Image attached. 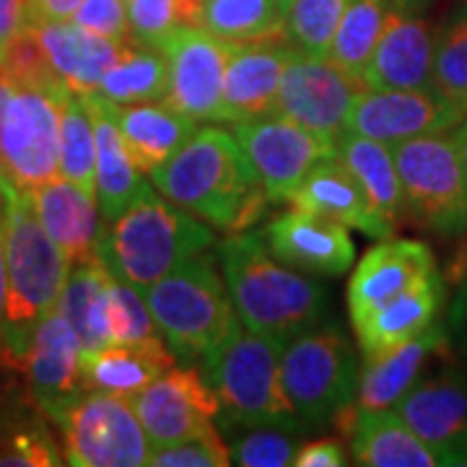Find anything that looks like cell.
<instances>
[{
	"instance_id": "83f0119b",
	"label": "cell",
	"mask_w": 467,
	"mask_h": 467,
	"mask_svg": "<svg viewBox=\"0 0 467 467\" xmlns=\"http://www.w3.org/2000/svg\"><path fill=\"white\" fill-rule=\"evenodd\" d=\"M109 109L117 122V130L125 140L133 164L140 171H153L169 161L195 133L198 122L182 112L171 109L167 101H140V104H112Z\"/></svg>"
},
{
	"instance_id": "b9f144b4",
	"label": "cell",
	"mask_w": 467,
	"mask_h": 467,
	"mask_svg": "<svg viewBox=\"0 0 467 467\" xmlns=\"http://www.w3.org/2000/svg\"><path fill=\"white\" fill-rule=\"evenodd\" d=\"M109 330H112V343H143L161 335L150 317L143 294L115 275L109 285Z\"/></svg>"
},
{
	"instance_id": "f1b7e54d",
	"label": "cell",
	"mask_w": 467,
	"mask_h": 467,
	"mask_svg": "<svg viewBox=\"0 0 467 467\" xmlns=\"http://www.w3.org/2000/svg\"><path fill=\"white\" fill-rule=\"evenodd\" d=\"M174 361L177 356L159 335L143 343H112L107 348L86 353L81 356V371L88 389L133 398L174 367Z\"/></svg>"
},
{
	"instance_id": "816d5d0a",
	"label": "cell",
	"mask_w": 467,
	"mask_h": 467,
	"mask_svg": "<svg viewBox=\"0 0 467 467\" xmlns=\"http://www.w3.org/2000/svg\"><path fill=\"white\" fill-rule=\"evenodd\" d=\"M451 138H454V143H457V150H460V156H462V167H465L467 174V115L451 128Z\"/></svg>"
},
{
	"instance_id": "1f68e13d",
	"label": "cell",
	"mask_w": 467,
	"mask_h": 467,
	"mask_svg": "<svg viewBox=\"0 0 467 467\" xmlns=\"http://www.w3.org/2000/svg\"><path fill=\"white\" fill-rule=\"evenodd\" d=\"M45 418L29 389L26 395L0 392V467H52L66 462Z\"/></svg>"
},
{
	"instance_id": "7bdbcfd3",
	"label": "cell",
	"mask_w": 467,
	"mask_h": 467,
	"mask_svg": "<svg viewBox=\"0 0 467 467\" xmlns=\"http://www.w3.org/2000/svg\"><path fill=\"white\" fill-rule=\"evenodd\" d=\"M149 465L153 467H226L232 465V450L216 429H205L184 441L150 450Z\"/></svg>"
},
{
	"instance_id": "60d3db41",
	"label": "cell",
	"mask_w": 467,
	"mask_h": 467,
	"mask_svg": "<svg viewBox=\"0 0 467 467\" xmlns=\"http://www.w3.org/2000/svg\"><path fill=\"white\" fill-rule=\"evenodd\" d=\"M229 450H232V465L285 467L294 465V457L299 451V434L281 426L242 429Z\"/></svg>"
},
{
	"instance_id": "52a82bcc",
	"label": "cell",
	"mask_w": 467,
	"mask_h": 467,
	"mask_svg": "<svg viewBox=\"0 0 467 467\" xmlns=\"http://www.w3.org/2000/svg\"><path fill=\"white\" fill-rule=\"evenodd\" d=\"M358 358L337 325L291 337L281 353V382L294 413L309 429L327 426L358 395Z\"/></svg>"
},
{
	"instance_id": "681fc988",
	"label": "cell",
	"mask_w": 467,
	"mask_h": 467,
	"mask_svg": "<svg viewBox=\"0 0 467 467\" xmlns=\"http://www.w3.org/2000/svg\"><path fill=\"white\" fill-rule=\"evenodd\" d=\"M84 0H29V24L36 21H70Z\"/></svg>"
},
{
	"instance_id": "e575fe53",
	"label": "cell",
	"mask_w": 467,
	"mask_h": 467,
	"mask_svg": "<svg viewBox=\"0 0 467 467\" xmlns=\"http://www.w3.org/2000/svg\"><path fill=\"white\" fill-rule=\"evenodd\" d=\"M201 26L226 42L288 36L281 0H208Z\"/></svg>"
},
{
	"instance_id": "c3c4849f",
	"label": "cell",
	"mask_w": 467,
	"mask_h": 467,
	"mask_svg": "<svg viewBox=\"0 0 467 467\" xmlns=\"http://www.w3.org/2000/svg\"><path fill=\"white\" fill-rule=\"evenodd\" d=\"M29 26V0H0V57L11 39Z\"/></svg>"
},
{
	"instance_id": "f5cc1de1",
	"label": "cell",
	"mask_w": 467,
	"mask_h": 467,
	"mask_svg": "<svg viewBox=\"0 0 467 467\" xmlns=\"http://www.w3.org/2000/svg\"><path fill=\"white\" fill-rule=\"evenodd\" d=\"M5 306V252H3V213H0V322Z\"/></svg>"
},
{
	"instance_id": "11a10c76",
	"label": "cell",
	"mask_w": 467,
	"mask_h": 467,
	"mask_svg": "<svg viewBox=\"0 0 467 467\" xmlns=\"http://www.w3.org/2000/svg\"><path fill=\"white\" fill-rule=\"evenodd\" d=\"M288 3H291V0H281V5H284L285 11H288Z\"/></svg>"
},
{
	"instance_id": "9c48e42d",
	"label": "cell",
	"mask_w": 467,
	"mask_h": 467,
	"mask_svg": "<svg viewBox=\"0 0 467 467\" xmlns=\"http://www.w3.org/2000/svg\"><path fill=\"white\" fill-rule=\"evenodd\" d=\"M63 431L66 462L76 467L149 465L150 441L130 398L86 389L55 420Z\"/></svg>"
},
{
	"instance_id": "cb8c5ba5",
	"label": "cell",
	"mask_w": 467,
	"mask_h": 467,
	"mask_svg": "<svg viewBox=\"0 0 467 467\" xmlns=\"http://www.w3.org/2000/svg\"><path fill=\"white\" fill-rule=\"evenodd\" d=\"M291 205L322 218H333L346 229H358L374 239H387L395 223L374 211L364 187L337 159V153L319 161L291 195Z\"/></svg>"
},
{
	"instance_id": "6da1fadb",
	"label": "cell",
	"mask_w": 467,
	"mask_h": 467,
	"mask_svg": "<svg viewBox=\"0 0 467 467\" xmlns=\"http://www.w3.org/2000/svg\"><path fill=\"white\" fill-rule=\"evenodd\" d=\"M5 306L0 322V367L21 374L36 325L57 309L70 257L45 232L26 190L0 180Z\"/></svg>"
},
{
	"instance_id": "30bf717a",
	"label": "cell",
	"mask_w": 467,
	"mask_h": 467,
	"mask_svg": "<svg viewBox=\"0 0 467 467\" xmlns=\"http://www.w3.org/2000/svg\"><path fill=\"white\" fill-rule=\"evenodd\" d=\"M70 94L14 86L0 128V180L34 190L60 174V117Z\"/></svg>"
},
{
	"instance_id": "4dcf8cb0",
	"label": "cell",
	"mask_w": 467,
	"mask_h": 467,
	"mask_svg": "<svg viewBox=\"0 0 467 467\" xmlns=\"http://www.w3.org/2000/svg\"><path fill=\"white\" fill-rule=\"evenodd\" d=\"M353 462L364 467H434L439 457L395 410H358L350 436Z\"/></svg>"
},
{
	"instance_id": "9a60e30c",
	"label": "cell",
	"mask_w": 467,
	"mask_h": 467,
	"mask_svg": "<svg viewBox=\"0 0 467 467\" xmlns=\"http://www.w3.org/2000/svg\"><path fill=\"white\" fill-rule=\"evenodd\" d=\"M150 450L169 447L213 426L221 402L198 367L169 368L130 398Z\"/></svg>"
},
{
	"instance_id": "44dd1931",
	"label": "cell",
	"mask_w": 467,
	"mask_h": 467,
	"mask_svg": "<svg viewBox=\"0 0 467 467\" xmlns=\"http://www.w3.org/2000/svg\"><path fill=\"white\" fill-rule=\"evenodd\" d=\"M436 275L441 273L429 244L418 239H387L371 247L350 275V319L431 281Z\"/></svg>"
},
{
	"instance_id": "8fae6325",
	"label": "cell",
	"mask_w": 467,
	"mask_h": 467,
	"mask_svg": "<svg viewBox=\"0 0 467 467\" xmlns=\"http://www.w3.org/2000/svg\"><path fill=\"white\" fill-rule=\"evenodd\" d=\"M242 146L270 202H288L304 177L319 161L337 153V143L284 115H265L234 125Z\"/></svg>"
},
{
	"instance_id": "f6af8a7d",
	"label": "cell",
	"mask_w": 467,
	"mask_h": 467,
	"mask_svg": "<svg viewBox=\"0 0 467 467\" xmlns=\"http://www.w3.org/2000/svg\"><path fill=\"white\" fill-rule=\"evenodd\" d=\"M70 21L78 24L86 32L107 36L112 42L133 45L130 42V18H128L125 0H84Z\"/></svg>"
},
{
	"instance_id": "484cf974",
	"label": "cell",
	"mask_w": 467,
	"mask_h": 467,
	"mask_svg": "<svg viewBox=\"0 0 467 467\" xmlns=\"http://www.w3.org/2000/svg\"><path fill=\"white\" fill-rule=\"evenodd\" d=\"M29 192V201L45 232L63 247L70 263L94 257L99 250L104 223H101L97 198L88 195L70 180H50Z\"/></svg>"
},
{
	"instance_id": "3957f363",
	"label": "cell",
	"mask_w": 467,
	"mask_h": 467,
	"mask_svg": "<svg viewBox=\"0 0 467 467\" xmlns=\"http://www.w3.org/2000/svg\"><path fill=\"white\" fill-rule=\"evenodd\" d=\"M239 322L252 333L288 343L325 325L330 294L267 250L263 232H234L216 250Z\"/></svg>"
},
{
	"instance_id": "74e56055",
	"label": "cell",
	"mask_w": 467,
	"mask_h": 467,
	"mask_svg": "<svg viewBox=\"0 0 467 467\" xmlns=\"http://www.w3.org/2000/svg\"><path fill=\"white\" fill-rule=\"evenodd\" d=\"M431 88L467 115V3L436 32Z\"/></svg>"
},
{
	"instance_id": "277c9868",
	"label": "cell",
	"mask_w": 467,
	"mask_h": 467,
	"mask_svg": "<svg viewBox=\"0 0 467 467\" xmlns=\"http://www.w3.org/2000/svg\"><path fill=\"white\" fill-rule=\"evenodd\" d=\"M213 242L216 234L211 223L169 202L156 187H149L104 229L97 254L115 278L128 281L143 294Z\"/></svg>"
},
{
	"instance_id": "d590c367",
	"label": "cell",
	"mask_w": 467,
	"mask_h": 467,
	"mask_svg": "<svg viewBox=\"0 0 467 467\" xmlns=\"http://www.w3.org/2000/svg\"><path fill=\"white\" fill-rule=\"evenodd\" d=\"M392 0H350L346 14L335 29L333 45L327 50V60L337 66L350 78L361 84V73L367 67L377 39L382 34L384 18Z\"/></svg>"
},
{
	"instance_id": "5b68a950",
	"label": "cell",
	"mask_w": 467,
	"mask_h": 467,
	"mask_svg": "<svg viewBox=\"0 0 467 467\" xmlns=\"http://www.w3.org/2000/svg\"><path fill=\"white\" fill-rule=\"evenodd\" d=\"M143 299L169 350L187 367H202L242 327L218 257L208 250L149 285Z\"/></svg>"
},
{
	"instance_id": "4316f807",
	"label": "cell",
	"mask_w": 467,
	"mask_h": 467,
	"mask_svg": "<svg viewBox=\"0 0 467 467\" xmlns=\"http://www.w3.org/2000/svg\"><path fill=\"white\" fill-rule=\"evenodd\" d=\"M84 97L94 119V135H97V202H99L104 221L112 223L149 190L150 184L143 180V171L135 167L130 153L125 149V140L117 130L109 101L97 91L84 94Z\"/></svg>"
},
{
	"instance_id": "f907efd6",
	"label": "cell",
	"mask_w": 467,
	"mask_h": 467,
	"mask_svg": "<svg viewBox=\"0 0 467 467\" xmlns=\"http://www.w3.org/2000/svg\"><path fill=\"white\" fill-rule=\"evenodd\" d=\"M205 3L208 0H174V5H177V24L180 26H201Z\"/></svg>"
},
{
	"instance_id": "4fadbf2b",
	"label": "cell",
	"mask_w": 467,
	"mask_h": 467,
	"mask_svg": "<svg viewBox=\"0 0 467 467\" xmlns=\"http://www.w3.org/2000/svg\"><path fill=\"white\" fill-rule=\"evenodd\" d=\"M159 50L169 60L167 104L195 122H218L232 42L202 26H174Z\"/></svg>"
},
{
	"instance_id": "8992f818",
	"label": "cell",
	"mask_w": 467,
	"mask_h": 467,
	"mask_svg": "<svg viewBox=\"0 0 467 467\" xmlns=\"http://www.w3.org/2000/svg\"><path fill=\"white\" fill-rule=\"evenodd\" d=\"M284 346L281 340L239 327L232 340L202 364L205 379L221 402L216 416L221 431L281 426L306 434L281 382Z\"/></svg>"
},
{
	"instance_id": "7dc6e473",
	"label": "cell",
	"mask_w": 467,
	"mask_h": 467,
	"mask_svg": "<svg viewBox=\"0 0 467 467\" xmlns=\"http://www.w3.org/2000/svg\"><path fill=\"white\" fill-rule=\"evenodd\" d=\"M296 467H346L348 465V454L343 450V444L337 439H317L304 444L296 457H294Z\"/></svg>"
},
{
	"instance_id": "603a6c76",
	"label": "cell",
	"mask_w": 467,
	"mask_h": 467,
	"mask_svg": "<svg viewBox=\"0 0 467 467\" xmlns=\"http://www.w3.org/2000/svg\"><path fill=\"white\" fill-rule=\"evenodd\" d=\"M441 309H444V278L436 275L431 281L350 319L364 361H377L400 348L402 343L426 333L441 319Z\"/></svg>"
},
{
	"instance_id": "8d00e7d4",
	"label": "cell",
	"mask_w": 467,
	"mask_h": 467,
	"mask_svg": "<svg viewBox=\"0 0 467 467\" xmlns=\"http://www.w3.org/2000/svg\"><path fill=\"white\" fill-rule=\"evenodd\" d=\"M60 174L97 198V135L84 94H70L63 104Z\"/></svg>"
},
{
	"instance_id": "ba28073f",
	"label": "cell",
	"mask_w": 467,
	"mask_h": 467,
	"mask_svg": "<svg viewBox=\"0 0 467 467\" xmlns=\"http://www.w3.org/2000/svg\"><path fill=\"white\" fill-rule=\"evenodd\" d=\"M405 216L441 236L467 234V174L451 133L410 138L392 146Z\"/></svg>"
},
{
	"instance_id": "db71d44e",
	"label": "cell",
	"mask_w": 467,
	"mask_h": 467,
	"mask_svg": "<svg viewBox=\"0 0 467 467\" xmlns=\"http://www.w3.org/2000/svg\"><path fill=\"white\" fill-rule=\"evenodd\" d=\"M392 3H398L402 8H410V11H426L434 0H392Z\"/></svg>"
},
{
	"instance_id": "836d02e7",
	"label": "cell",
	"mask_w": 467,
	"mask_h": 467,
	"mask_svg": "<svg viewBox=\"0 0 467 467\" xmlns=\"http://www.w3.org/2000/svg\"><path fill=\"white\" fill-rule=\"evenodd\" d=\"M169 91V60L159 47L130 45L101 78L99 91L112 104L164 101Z\"/></svg>"
},
{
	"instance_id": "ab89813d",
	"label": "cell",
	"mask_w": 467,
	"mask_h": 467,
	"mask_svg": "<svg viewBox=\"0 0 467 467\" xmlns=\"http://www.w3.org/2000/svg\"><path fill=\"white\" fill-rule=\"evenodd\" d=\"M0 67L18 86L47 88V91H70L57 78V73L52 70L50 57H47V52L42 47V42H39L32 24L11 39V45L5 47L3 57H0Z\"/></svg>"
},
{
	"instance_id": "f546056e",
	"label": "cell",
	"mask_w": 467,
	"mask_h": 467,
	"mask_svg": "<svg viewBox=\"0 0 467 467\" xmlns=\"http://www.w3.org/2000/svg\"><path fill=\"white\" fill-rule=\"evenodd\" d=\"M109 285L112 273L99 254L70 265L57 309L70 322L81 343V356L112 346L109 330Z\"/></svg>"
},
{
	"instance_id": "ffe728a7",
	"label": "cell",
	"mask_w": 467,
	"mask_h": 467,
	"mask_svg": "<svg viewBox=\"0 0 467 467\" xmlns=\"http://www.w3.org/2000/svg\"><path fill=\"white\" fill-rule=\"evenodd\" d=\"M263 236L273 257L306 275L340 278L348 273L356 257L353 239L343 223L299 208L270 221Z\"/></svg>"
},
{
	"instance_id": "e0dca14e",
	"label": "cell",
	"mask_w": 467,
	"mask_h": 467,
	"mask_svg": "<svg viewBox=\"0 0 467 467\" xmlns=\"http://www.w3.org/2000/svg\"><path fill=\"white\" fill-rule=\"evenodd\" d=\"M436 32L423 11L389 5L377 47L361 73L364 88H431Z\"/></svg>"
},
{
	"instance_id": "ee69618b",
	"label": "cell",
	"mask_w": 467,
	"mask_h": 467,
	"mask_svg": "<svg viewBox=\"0 0 467 467\" xmlns=\"http://www.w3.org/2000/svg\"><path fill=\"white\" fill-rule=\"evenodd\" d=\"M130 42L143 47H161L177 24L174 0H130Z\"/></svg>"
},
{
	"instance_id": "ac0fdd59",
	"label": "cell",
	"mask_w": 467,
	"mask_h": 467,
	"mask_svg": "<svg viewBox=\"0 0 467 467\" xmlns=\"http://www.w3.org/2000/svg\"><path fill=\"white\" fill-rule=\"evenodd\" d=\"M21 374L26 377L32 400L50 420H57L67 405L88 389L81 371V343L60 309L36 325Z\"/></svg>"
},
{
	"instance_id": "bcb514c9",
	"label": "cell",
	"mask_w": 467,
	"mask_h": 467,
	"mask_svg": "<svg viewBox=\"0 0 467 467\" xmlns=\"http://www.w3.org/2000/svg\"><path fill=\"white\" fill-rule=\"evenodd\" d=\"M451 275H454L457 288H454V301L447 317V330H450L457 358H462L467 367V250H462L460 263L451 265Z\"/></svg>"
},
{
	"instance_id": "f35d334b",
	"label": "cell",
	"mask_w": 467,
	"mask_h": 467,
	"mask_svg": "<svg viewBox=\"0 0 467 467\" xmlns=\"http://www.w3.org/2000/svg\"><path fill=\"white\" fill-rule=\"evenodd\" d=\"M350 0H291L285 11V34L301 52L327 57L335 29Z\"/></svg>"
},
{
	"instance_id": "7a4b0ae2",
	"label": "cell",
	"mask_w": 467,
	"mask_h": 467,
	"mask_svg": "<svg viewBox=\"0 0 467 467\" xmlns=\"http://www.w3.org/2000/svg\"><path fill=\"white\" fill-rule=\"evenodd\" d=\"M169 202L223 232H247L265 216L270 198L234 133L202 128L169 161L150 171Z\"/></svg>"
},
{
	"instance_id": "5bb4252c",
	"label": "cell",
	"mask_w": 467,
	"mask_h": 467,
	"mask_svg": "<svg viewBox=\"0 0 467 467\" xmlns=\"http://www.w3.org/2000/svg\"><path fill=\"white\" fill-rule=\"evenodd\" d=\"M361 88L364 86L327 57L296 50L285 67L273 112L337 143L346 133L350 107Z\"/></svg>"
},
{
	"instance_id": "d6986e66",
	"label": "cell",
	"mask_w": 467,
	"mask_h": 467,
	"mask_svg": "<svg viewBox=\"0 0 467 467\" xmlns=\"http://www.w3.org/2000/svg\"><path fill=\"white\" fill-rule=\"evenodd\" d=\"M296 47L288 36L254 42H232V60L223 76L221 119L239 125L247 119L273 115L278 88Z\"/></svg>"
},
{
	"instance_id": "9f6ffc18",
	"label": "cell",
	"mask_w": 467,
	"mask_h": 467,
	"mask_svg": "<svg viewBox=\"0 0 467 467\" xmlns=\"http://www.w3.org/2000/svg\"><path fill=\"white\" fill-rule=\"evenodd\" d=\"M125 3H130V0H125Z\"/></svg>"
},
{
	"instance_id": "d6a6232c",
	"label": "cell",
	"mask_w": 467,
	"mask_h": 467,
	"mask_svg": "<svg viewBox=\"0 0 467 467\" xmlns=\"http://www.w3.org/2000/svg\"><path fill=\"white\" fill-rule=\"evenodd\" d=\"M337 159L350 169V174L364 187L368 202L377 213L400 226L405 218V201L398 164L392 149L374 138H364L346 130L337 138Z\"/></svg>"
},
{
	"instance_id": "7402d4cb",
	"label": "cell",
	"mask_w": 467,
	"mask_h": 467,
	"mask_svg": "<svg viewBox=\"0 0 467 467\" xmlns=\"http://www.w3.org/2000/svg\"><path fill=\"white\" fill-rule=\"evenodd\" d=\"M454 356L447 322H436L426 333L402 343L377 361H364L358 377V410H392L416 387L431 364Z\"/></svg>"
},
{
	"instance_id": "7c38bea8",
	"label": "cell",
	"mask_w": 467,
	"mask_h": 467,
	"mask_svg": "<svg viewBox=\"0 0 467 467\" xmlns=\"http://www.w3.org/2000/svg\"><path fill=\"white\" fill-rule=\"evenodd\" d=\"M392 410L429 444L439 465H467V368L457 353L436 364Z\"/></svg>"
},
{
	"instance_id": "d4e9b609",
	"label": "cell",
	"mask_w": 467,
	"mask_h": 467,
	"mask_svg": "<svg viewBox=\"0 0 467 467\" xmlns=\"http://www.w3.org/2000/svg\"><path fill=\"white\" fill-rule=\"evenodd\" d=\"M32 26L50 57L52 70L73 94L99 91L104 73L130 47L128 42L86 32L73 21H36Z\"/></svg>"
},
{
	"instance_id": "2e32d148",
	"label": "cell",
	"mask_w": 467,
	"mask_h": 467,
	"mask_svg": "<svg viewBox=\"0 0 467 467\" xmlns=\"http://www.w3.org/2000/svg\"><path fill=\"white\" fill-rule=\"evenodd\" d=\"M462 117L434 88H361L350 107L346 130L392 149L410 138L450 133Z\"/></svg>"
}]
</instances>
